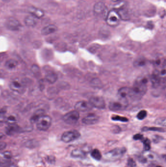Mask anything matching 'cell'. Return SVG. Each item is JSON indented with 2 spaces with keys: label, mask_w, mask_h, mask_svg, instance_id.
I'll return each mask as SVG.
<instances>
[{
  "label": "cell",
  "mask_w": 166,
  "mask_h": 167,
  "mask_svg": "<svg viewBox=\"0 0 166 167\" xmlns=\"http://www.w3.org/2000/svg\"><path fill=\"white\" fill-rule=\"evenodd\" d=\"M148 80L144 77H139L135 80L133 88L130 89L129 97L134 100H139L147 91Z\"/></svg>",
  "instance_id": "cell-1"
},
{
  "label": "cell",
  "mask_w": 166,
  "mask_h": 167,
  "mask_svg": "<svg viewBox=\"0 0 166 167\" xmlns=\"http://www.w3.org/2000/svg\"><path fill=\"white\" fill-rule=\"evenodd\" d=\"M126 152L125 148H115L105 153V159L108 161H114L119 160L124 155Z\"/></svg>",
  "instance_id": "cell-2"
},
{
  "label": "cell",
  "mask_w": 166,
  "mask_h": 167,
  "mask_svg": "<svg viewBox=\"0 0 166 167\" xmlns=\"http://www.w3.org/2000/svg\"><path fill=\"white\" fill-rule=\"evenodd\" d=\"M121 19L116 9L109 11L106 16V21L108 25L112 27H116L119 25Z\"/></svg>",
  "instance_id": "cell-3"
},
{
  "label": "cell",
  "mask_w": 166,
  "mask_h": 167,
  "mask_svg": "<svg viewBox=\"0 0 166 167\" xmlns=\"http://www.w3.org/2000/svg\"><path fill=\"white\" fill-rule=\"evenodd\" d=\"M52 119L49 116L43 115L37 121V127L38 130L46 131L51 125Z\"/></svg>",
  "instance_id": "cell-4"
},
{
  "label": "cell",
  "mask_w": 166,
  "mask_h": 167,
  "mask_svg": "<svg viewBox=\"0 0 166 167\" xmlns=\"http://www.w3.org/2000/svg\"><path fill=\"white\" fill-rule=\"evenodd\" d=\"M128 100L119 98L117 101L110 102L109 109L112 111H119L124 110L128 106Z\"/></svg>",
  "instance_id": "cell-5"
},
{
  "label": "cell",
  "mask_w": 166,
  "mask_h": 167,
  "mask_svg": "<svg viewBox=\"0 0 166 167\" xmlns=\"http://www.w3.org/2000/svg\"><path fill=\"white\" fill-rule=\"evenodd\" d=\"M80 137V134L76 130L64 132L62 136V140L64 143H70L77 140Z\"/></svg>",
  "instance_id": "cell-6"
},
{
  "label": "cell",
  "mask_w": 166,
  "mask_h": 167,
  "mask_svg": "<svg viewBox=\"0 0 166 167\" xmlns=\"http://www.w3.org/2000/svg\"><path fill=\"white\" fill-rule=\"evenodd\" d=\"M63 120L68 124L73 125L76 123L80 119V113L78 111H70L63 117Z\"/></svg>",
  "instance_id": "cell-7"
},
{
  "label": "cell",
  "mask_w": 166,
  "mask_h": 167,
  "mask_svg": "<svg viewBox=\"0 0 166 167\" xmlns=\"http://www.w3.org/2000/svg\"><path fill=\"white\" fill-rule=\"evenodd\" d=\"M6 28L10 30H19L22 27L20 22L16 19L10 17L7 20L6 23Z\"/></svg>",
  "instance_id": "cell-8"
},
{
  "label": "cell",
  "mask_w": 166,
  "mask_h": 167,
  "mask_svg": "<svg viewBox=\"0 0 166 167\" xmlns=\"http://www.w3.org/2000/svg\"><path fill=\"white\" fill-rule=\"evenodd\" d=\"M89 102L93 107L103 109L105 107V103L103 98L100 96H93L90 99Z\"/></svg>",
  "instance_id": "cell-9"
},
{
  "label": "cell",
  "mask_w": 166,
  "mask_h": 167,
  "mask_svg": "<svg viewBox=\"0 0 166 167\" xmlns=\"http://www.w3.org/2000/svg\"><path fill=\"white\" fill-rule=\"evenodd\" d=\"M75 107L77 111L84 112L91 110L93 107L89 102L81 101L76 103Z\"/></svg>",
  "instance_id": "cell-10"
},
{
  "label": "cell",
  "mask_w": 166,
  "mask_h": 167,
  "mask_svg": "<svg viewBox=\"0 0 166 167\" xmlns=\"http://www.w3.org/2000/svg\"><path fill=\"white\" fill-rule=\"evenodd\" d=\"M10 88L12 91L20 92L24 89V84L20 80H13L10 84Z\"/></svg>",
  "instance_id": "cell-11"
},
{
  "label": "cell",
  "mask_w": 166,
  "mask_h": 167,
  "mask_svg": "<svg viewBox=\"0 0 166 167\" xmlns=\"http://www.w3.org/2000/svg\"><path fill=\"white\" fill-rule=\"evenodd\" d=\"M99 120V117L96 114H89L88 115L84 117L83 122L87 125H91L96 124Z\"/></svg>",
  "instance_id": "cell-12"
},
{
  "label": "cell",
  "mask_w": 166,
  "mask_h": 167,
  "mask_svg": "<svg viewBox=\"0 0 166 167\" xmlns=\"http://www.w3.org/2000/svg\"><path fill=\"white\" fill-rule=\"evenodd\" d=\"M106 10L107 9L104 4L100 1L96 3L93 7V11L96 15L102 16L105 15Z\"/></svg>",
  "instance_id": "cell-13"
},
{
  "label": "cell",
  "mask_w": 166,
  "mask_h": 167,
  "mask_svg": "<svg viewBox=\"0 0 166 167\" xmlns=\"http://www.w3.org/2000/svg\"><path fill=\"white\" fill-rule=\"evenodd\" d=\"M151 81L152 83V86H154V88H158L160 86L162 83V79L159 71H156L154 73L152 76Z\"/></svg>",
  "instance_id": "cell-14"
},
{
  "label": "cell",
  "mask_w": 166,
  "mask_h": 167,
  "mask_svg": "<svg viewBox=\"0 0 166 167\" xmlns=\"http://www.w3.org/2000/svg\"><path fill=\"white\" fill-rule=\"evenodd\" d=\"M86 155L87 152L83 149H75L71 153V156L75 158H84L86 157Z\"/></svg>",
  "instance_id": "cell-15"
},
{
  "label": "cell",
  "mask_w": 166,
  "mask_h": 167,
  "mask_svg": "<svg viewBox=\"0 0 166 167\" xmlns=\"http://www.w3.org/2000/svg\"><path fill=\"white\" fill-rule=\"evenodd\" d=\"M116 10L119 13L121 19L128 20L130 19V16L129 14L128 10L127 9H126L124 6H120L117 8V9Z\"/></svg>",
  "instance_id": "cell-16"
},
{
  "label": "cell",
  "mask_w": 166,
  "mask_h": 167,
  "mask_svg": "<svg viewBox=\"0 0 166 167\" xmlns=\"http://www.w3.org/2000/svg\"><path fill=\"white\" fill-rule=\"evenodd\" d=\"M28 11L31 14V15L33 16L34 17H35L36 18H41L45 15L44 11L42 10L37 7H30Z\"/></svg>",
  "instance_id": "cell-17"
},
{
  "label": "cell",
  "mask_w": 166,
  "mask_h": 167,
  "mask_svg": "<svg viewBox=\"0 0 166 167\" xmlns=\"http://www.w3.org/2000/svg\"><path fill=\"white\" fill-rule=\"evenodd\" d=\"M20 127L15 124H9L6 129V132L9 135H14L20 131Z\"/></svg>",
  "instance_id": "cell-18"
},
{
  "label": "cell",
  "mask_w": 166,
  "mask_h": 167,
  "mask_svg": "<svg viewBox=\"0 0 166 167\" xmlns=\"http://www.w3.org/2000/svg\"><path fill=\"white\" fill-rule=\"evenodd\" d=\"M57 28L54 25H50L43 28L41 31L42 35H47L53 33L57 30Z\"/></svg>",
  "instance_id": "cell-19"
},
{
  "label": "cell",
  "mask_w": 166,
  "mask_h": 167,
  "mask_svg": "<svg viewBox=\"0 0 166 167\" xmlns=\"http://www.w3.org/2000/svg\"><path fill=\"white\" fill-rule=\"evenodd\" d=\"M11 159L6 158L3 152L0 153V167H9L11 166Z\"/></svg>",
  "instance_id": "cell-20"
},
{
  "label": "cell",
  "mask_w": 166,
  "mask_h": 167,
  "mask_svg": "<svg viewBox=\"0 0 166 167\" xmlns=\"http://www.w3.org/2000/svg\"><path fill=\"white\" fill-rule=\"evenodd\" d=\"M130 88H122L119 89L118 92V97L119 98L123 99H127L129 97Z\"/></svg>",
  "instance_id": "cell-21"
},
{
  "label": "cell",
  "mask_w": 166,
  "mask_h": 167,
  "mask_svg": "<svg viewBox=\"0 0 166 167\" xmlns=\"http://www.w3.org/2000/svg\"><path fill=\"white\" fill-rule=\"evenodd\" d=\"M24 23L25 25L29 27H34L36 25L37 21L36 18L34 17L33 16L29 15L25 17L24 19Z\"/></svg>",
  "instance_id": "cell-22"
},
{
  "label": "cell",
  "mask_w": 166,
  "mask_h": 167,
  "mask_svg": "<svg viewBox=\"0 0 166 167\" xmlns=\"http://www.w3.org/2000/svg\"><path fill=\"white\" fill-rule=\"evenodd\" d=\"M45 79L49 83L54 84L57 80V76L54 72H49L45 76Z\"/></svg>",
  "instance_id": "cell-23"
},
{
  "label": "cell",
  "mask_w": 166,
  "mask_h": 167,
  "mask_svg": "<svg viewBox=\"0 0 166 167\" xmlns=\"http://www.w3.org/2000/svg\"><path fill=\"white\" fill-rule=\"evenodd\" d=\"M44 113H45V111L43 110L40 109V110H37L36 112L33 114V115L32 116V117H31V119H30L31 122L33 123H36L38 119L41 116L44 115Z\"/></svg>",
  "instance_id": "cell-24"
},
{
  "label": "cell",
  "mask_w": 166,
  "mask_h": 167,
  "mask_svg": "<svg viewBox=\"0 0 166 167\" xmlns=\"http://www.w3.org/2000/svg\"><path fill=\"white\" fill-rule=\"evenodd\" d=\"M18 62L17 61L14 60V59H10L7 61L6 63L5 66L6 68L9 70H14L16 68V67L18 65Z\"/></svg>",
  "instance_id": "cell-25"
},
{
  "label": "cell",
  "mask_w": 166,
  "mask_h": 167,
  "mask_svg": "<svg viewBox=\"0 0 166 167\" xmlns=\"http://www.w3.org/2000/svg\"><path fill=\"white\" fill-rule=\"evenodd\" d=\"M91 155L95 160L99 161L102 158V155L98 149H94L91 152Z\"/></svg>",
  "instance_id": "cell-26"
},
{
  "label": "cell",
  "mask_w": 166,
  "mask_h": 167,
  "mask_svg": "<svg viewBox=\"0 0 166 167\" xmlns=\"http://www.w3.org/2000/svg\"><path fill=\"white\" fill-rule=\"evenodd\" d=\"M141 141L144 145V148L145 150H146V152L149 151L151 149V141L149 140V139L147 138H144Z\"/></svg>",
  "instance_id": "cell-27"
},
{
  "label": "cell",
  "mask_w": 166,
  "mask_h": 167,
  "mask_svg": "<svg viewBox=\"0 0 166 167\" xmlns=\"http://www.w3.org/2000/svg\"><path fill=\"white\" fill-rule=\"evenodd\" d=\"M143 131H157L159 132H165V130L161 128H156V127H151V128H148V127H144L142 128Z\"/></svg>",
  "instance_id": "cell-28"
},
{
  "label": "cell",
  "mask_w": 166,
  "mask_h": 167,
  "mask_svg": "<svg viewBox=\"0 0 166 167\" xmlns=\"http://www.w3.org/2000/svg\"><path fill=\"white\" fill-rule=\"evenodd\" d=\"M147 116V112L146 110H142L140 111L138 113L137 115V118L139 120H143Z\"/></svg>",
  "instance_id": "cell-29"
},
{
  "label": "cell",
  "mask_w": 166,
  "mask_h": 167,
  "mask_svg": "<svg viewBox=\"0 0 166 167\" xmlns=\"http://www.w3.org/2000/svg\"><path fill=\"white\" fill-rule=\"evenodd\" d=\"M112 120L114 121H119L121 122H126L127 121H128V119L125 117H121L119 116H114L113 117H112Z\"/></svg>",
  "instance_id": "cell-30"
},
{
  "label": "cell",
  "mask_w": 166,
  "mask_h": 167,
  "mask_svg": "<svg viewBox=\"0 0 166 167\" xmlns=\"http://www.w3.org/2000/svg\"><path fill=\"white\" fill-rule=\"evenodd\" d=\"M146 60L143 59H138V60H136L134 63V65L137 67H140L145 65Z\"/></svg>",
  "instance_id": "cell-31"
},
{
  "label": "cell",
  "mask_w": 166,
  "mask_h": 167,
  "mask_svg": "<svg viewBox=\"0 0 166 167\" xmlns=\"http://www.w3.org/2000/svg\"><path fill=\"white\" fill-rule=\"evenodd\" d=\"M156 124L159 125L166 126V118H158L155 121Z\"/></svg>",
  "instance_id": "cell-32"
},
{
  "label": "cell",
  "mask_w": 166,
  "mask_h": 167,
  "mask_svg": "<svg viewBox=\"0 0 166 167\" xmlns=\"http://www.w3.org/2000/svg\"><path fill=\"white\" fill-rule=\"evenodd\" d=\"M127 166H128V167H137V164H136L133 158H130L128 160Z\"/></svg>",
  "instance_id": "cell-33"
},
{
  "label": "cell",
  "mask_w": 166,
  "mask_h": 167,
  "mask_svg": "<svg viewBox=\"0 0 166 167\" xmlns=\"http://www.w3.org/2000/svg\"><path fill=\"white\" fill-rule=\"evenodd\" d=\"M163 137H160V136H159V135H155L153 137L152 139H153V141L155 143H157L158 142H160L161 140H162L163 139Z\"/></svg>",
  "instance_id": "cell-34"
},
{
  "label": "cell",
  "mask_w": 166,
  "mask_h": 167,
  "mask_svg": "<svg viewBox=\"0 0 166 167\" xmlns=\"http://www.w3.org/2000/svg\"><path fill=\"white\" fill-rule=\"evenodd\" d=\"M133 138L135 140L142 141L144 138V137H143V135H142L141 134H137L134 136Z\"/></svg>",
  "instance_id": "cell-35"
},
{
  "label": "cell",
  "mask_w": 166,
  "mask_h": 167,
  "mask_svg": "<svg viewBox=\"0 0 166 167\" xmlns=\"http://www.w3.org/2000/svg\"><path fill=\"white\" fill-rule=\"evenodd\" d=\"M16 121V120L15 118L13 116H10L7 119V122L10 124H15Z\"/></svg>",
  "instance_id": "cell-36"
},
{
  "label": "cell",
  "mask_w": 166,
  "mask_h": 167,
  "mask_svg": "<svg viewBox=\"0 0 166 167\" xmlns=\"http://www.w3.org/2000/svg\"><path fill=\"white\" fill-rule=\"evenodd\" d=\"M5 120L4 111H0V123H2Z\"/></svg>",
  "instance_id": "cell-37"
},
{
  "label": "cell",
  "mask_w": 166,
  "mask_h": 167,
  "mask_svg": "<svg viewBox=\"0 0 166 167\" xmlns=\"http://www.w3.org/2000/svg\"><path fill=\"white\" fill-rule=\"evenodd\" d=\"M55 158L53 157V156H49L48 157V162H49V163H51V164H54L55 163Z\"/></svg>",
  "instance_id": "cell-38"
},
{
  "label": "cell",
  "mask_w": 166,
  "mask_h": 167,
  "mask_svg": "<svg viewBox=\"0 0 166 167\" xmlns=\"http://www.w3.org/2000/svg\"><path fill=\"white\" fill-rule=\"evenodd\" d=\"M6 146V144L5 142H0V150H3L5 149Z\"/></svg>",
  "instance_id": "cell-39"
},
{
  "label": "cell",
  "mask_w": 166,
  "mask_h": 167,
  "mask_svg": "<svg viewBox=\"0 0 166 167\" xmlns=\"http://www.w3.org/2000/svg\"><path fill=\"white\" fill-rule=\"evenodd\" d=\"M32 70H33L34 73H37V72L39 70V67H38L37 65H34L32 67Z\"/></svg>",
  "instance_id": "cell-40"
},
{
  "label": "cell",
  "mask_w": 166,
  "mask_h": 167,
  "mask_svg": "<svg viewBox=\"0 0 166 167\" xmlns=\"http://www.w3.org/2000/svg\"><path fill=\"white\" fill-rule=\"evenodd\" d=\"M119 129H120V128H119V127H117V126H114V129L113 128V131L114 132V133H117V132H119Z\"/></svg>",
  "instance_id": "cell-41"
},
{
  "label": "cell",
  "mask_w": 166,
  "mask_h": 167,
  "mask_svg": "<svg viewBox=\"0 0 166 167\" xmlns=\"http://www.w3.org/2000/svg\"><path fill=\"white\" fill-rule=\"evenodd\" d=\"M3 137V134H0V139Z\"/></svg>",
  "instance_id": "cell-42"
},
{
  "label": "cell",
  "mask_w": 166,
  "mask_h": 167,
  "mask_svg": "<svg viewBox=\"0 0 166 167\" xmlns=\"http://www.w3.org/2000/svg\"><path fill=\"white\" fill-rule=\"evenodd\" d=\"M93 84H95V85H96V83L93 82ZM99 85V84L97 83V84H96V86H97V85Z\"/></svg>",
  "instance_id": "cell-43"
},
{
  "label": "cell",
  "mask_w": 166,
  "mask_h": 167,
  "mask_svg": "<svg viewBox=\"0 0 166 167\" xmlns=\"http://www.w3.org/2000/svg\"><path fill=\"white\" fill-rule=\"evenodd\" d=\"M9 167H16V166H12V165H11V166H9Z\"/></svg>",
  "instance_id": "cell-44"
},
{
  "label": "cell",
  "mask_w": 166,
  "mask_h": 167,
  "mask_svg": "<svg viewBox=\"0 0 166 167\" xmlns=\"http://www.w3.org/2000/svg\"><path fill=\"white\" fill-rule=\"evenodd\" d=\"M112 1H119V0H112Z\"/></svg>",
  "instance_id": "cell-45"
},
{
  "label": "cell",
  "mask_w": 166,
  "mask_h": 167,
  "mask_svg": "<svg viewBox=\"0 0 166 167\" xmlns=\"http://www.w3.org/2000/svg\"><path fill=\"white\" fill-rule=\"evenodd\" d=\"M156 167H162V166H156Z\"/></svg>",
  "instance_id": "cell-46"
},
{
  "label": "cell",
  "mask_w": 166,
  "mask_h": 167,
  "mask_svg": "<svg viewBox=\"0 0 166 167\" xmlns=\"http://www.w3.org/2000/svg\"><path fill=\"white\" fill-rule=\"evenodd\" d=\"M4 1H9V0H4Z\"/></svg>",
  "instance_id": "cell-47"
}]
</instances>
